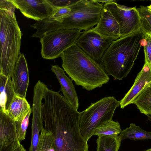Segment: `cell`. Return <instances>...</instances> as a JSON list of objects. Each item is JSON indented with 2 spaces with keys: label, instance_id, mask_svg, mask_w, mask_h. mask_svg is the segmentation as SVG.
Segmentation results:
<instances>
[{
  "label": "cell",
  "instance_id": "obj_1",
  "mask_svg": "<svg viewBox=\"0 0 151 151\" xmlns=\"http://www.w3.org/2000/svg\"><path fill=\"white\" fill-rule=\"evenodd\" d=\"M44 128L52 134L55 151H88L80 129V112L61 95L50 96L42 106Z\"/></svg>",
  "mask_w": 151,
  "mask_h": 151
},
{
  "label": "cell",
  "instance_id": "obj_2",
  "mask_svg": "<svg viewBox=\"0 0 151 151\" xmlns=\"http://www.w3.org/2000/svg\"><path fill=\"white\" fill-rule=\"evenodd\" d=\"M63 69L76 85L88 91L101 87L109 81L100 65L74 44L60 55Z\"/></svg>",
  "mask_w": 151,
  "mask_h": 151
},
{
  "label": "cell",
  "instance_id": "obj_3",
  "mask_svg": "<svg viewBox=\"0 0 151 151\" xmlns=\"http://www.w3.org/2000/svg\"><path fill=\"white\" fill-rule=\"evenodd\" d=\"M10 0H0V73L11 78L20 55L22 32Z\"/></svg>",
  "mask_w": 151,
  "mask_h": 151
},
{
  "label": "cell",
  "instance_id": "obj_4",
  "mask_svg": "<svg viewBox=\"0 0 151 151\" xmlns=\"http://www.w3.org/2000/svg\"><path fill=\"white\" fill-rule=\"evenodd\" d=\"M143 35L140 30L112 41L99 63L108 76L119 80L127 76L137 59Z\"/></svg>",
  "mask_w": 151,
  "mask_h": 151
},
{
  "label": "cell",
  "instance_id": "obj_5",
  "mask_svg": "<svg viewBox=\"0 0 151 151\" xmlns=\"http://www.w3.org/2000/svg\"><path fill=\"white\" fill-rule=\"evenodd\" d=\"M104 4L96 0H89L85 6L71 14L61 19L54 20L51 17L36 21L32 25L36 29L34 37L41 38L50 32L61 29H78L87 31L92 29L99 21Z\"/></svg>",
  "mask_w": 151,
  "mask_h": 151
},
{
  "label": "cell",
  "instance_id": "obj_6",
  "mask_svg": "<svg viewBox=\"0 0 151 151\" xmlns=\"http://www.w3.org/2000/svg\"><path fill=\"white\" fill-rule=\"evenodd\" d=\"M120 101L112 96L103 98L91 103L80 112V129L83 137L87 141L99 127L112 120Z\"/></svg>",
  "mask_w": 151,
  "mask_h": 151
},
{
  "label": "cell",
  "instance_id": "obj_7",
  "mask_svg": "<svg viewBox=\"0 0 151 151\" xmlns=\"http://www.w3.org/2000/svg\"><path fill=\"white\" fill-rule=\"evenodd\" d=\"M78 29H61L48 32L40 38L42 57L52 60L60 57L65 50L75 44L81 34Z\"/></svg>",
  "mask_w": 151,
  "mask_h": 151
},
{
  "label": "cell",
  "instance_id": "obj_8",
  "mask_svg": "<svg viewBox=\"0 0 151 151\" xmlns=\"http://www.w3.org/2000/svg\"><path fill=\"white\" fill-rule=\"evenodd\" d=\"M119 27L120 38L141 30L139 15L135 6L130 7L114 2L104 4Z\"/></svg>",
  "mask_w": 151,
  "mask_h": 151
},
{
  "label": "cell",
  "instance_id": "obj_9",
  "mask_svg": "<svg viewBox=\"0 0 151 151\" xmlns=\"http://www.w3.org/2000/svg\"><path fill=\"white\" fill-rule=\"evenodd\" d=\"M112 41L91 29L82 31L75 44L99 64L104 53Z\"/></svg>",
  "mask_w": 151,
  "mask_h": 151
},
{
  "label": "cell",
  "instance_id": "obj_10",
  "mask_svg": "<svg viewBox=\"0 0 151 151\" xmlns=\"http://www.w3.org/2000/svg\"><path fill=\"white\" fill-rule=\"evenodd\" d=\"M25 17L36 21L49 19L55 8L49 0H10Z\"/></svg>",
  "mask_w": 151,
  "mask_h": 151
},
{
  "label": "cell",
  "instance_id": "obj_11",
  "mask_svg": "<svg viewBox=\"0 0 151 151\" xmlns=\"http://www.w3.org/2000/svg\"><path fill=\"white\" fill-rule=\"evenodd\" d=\"M0 151H14L20 144L15 121L7 113L0 111Z\"/></svg>",
  "mask_w": 151,
  "mask_h": 151
},
{
  "label": "cell",
  "instance_id": "obj_12",
  "mask_svg": "<svg viewBox=\"0 0 151 151\" xmlns=\"http://www.w3.org/2000/svg\"><path fill=\"white\" fill-rule=\"evenodd\" d=\"M11 78L17 95L26 99L29 84V75L27 61L23 54H20Z\"/></svg>",
  "mask_w": 151,
  "mask_h": 151
},
{
  "label": "cell",
  "instance_id": "obj_13",
  "mask_svg": "<svg viewBox=\"0 0 151 151\" xmlns=\"http://www.w3.org/2000/svg\"><path fill=\"white\" fill-rule=\"evenodd\" d=\"M92 29L101 37L112 41L120 38L118 22L111 13L104 7L98 23Z\"/></svg>",
  "mask_w": 151,
  "mask_h": 151
},
{
  "label": "cell",
  "instance_id": "obj_14",
  "mask_svg": "<svg viewBox=\"0 0 151 151\" xmlns=\"http://www.w3.org/2000/svg\"><path fill=\"white\" fill-rule=\"evenodd\" d=\"M42 95L36 94L33 96L32 138L29 151H37L41 132L44 127L43 120Z\"/></svg>",
  "mask_w": 151,
  "mask_h": 151
},
{
  "label": "cell",
  "instance_id": "obj_15",
  "mask_svg": "<svg viewBox=\"0 0 151 151\" xmlns=\"http://www.w3.org/2000/svg\"><path fill=\"white\" fill-rule=\"evenodd\" d=\"M52 71L55 73L60 86V91L64 98L74 107L78 109L79 100L72 80L65 73L64 70L58 65H52Z\"/></svg>",
  "mask_w": 151,
  "mask_h": 151
},
{
  "label": "cell",
  "instance_id": "obj_16",
  "mask_svg": "<svg viewBox=\"0 0 151 151\" xmlns=\"http://www.w3.org/2000/svg\"><path fill=\"white\" fill-rule=\"evenodd\" d=\"M151 81V71L145 62L141 71L138 73L134 83L129 91L120 101V108L123 109L132 104V101L145 86Z\"/></svg>",
  "mask_w": 151,
  "mask_h": 151
},
{
  "label": "cell",
  "instance_id": "obj_17",
  "mask_svg": "<svg viewBox=\"0 0 151 151\" xmlns=\"http://www.w3.org/2000/svg\"><path fill=\"white\" fill-rule=\"evenodd\" d=\"M0 111L7 113L13 100L17 96L11 78L0 73Z\"/></svg>",
  "mask_w": 151,
  "mask_h": 151
},
{
  "label": "cell",
  "instance_id": "obj_18",
  "mask_svg": "<svg viewBox=\"0 0 151 151\" xmlns=\"http://www.w3.org/2000/svg\"><path fill=\"white\" fill-rule=\"evenodd\" d=\"M31 109L26 99L17 96L11 104L6 113L16 121L25 115Z\"/></svg>",
  "mask_w": 151,
  "mask_h": 151
},
{
  "label": "cell",
  "instance_id": "obj_19",
  "mask_svg": "<svg viewBox=\"0 0 151 151\" xmlns=\"http://www.w3.org/2000/svg\"><path fill=\"white\" fill-rule=\"evenodd\" d=\"M119 136L122 141L125 139L132 140L151 139V132L146 131L132 123L129 127L121 131Z\"/></svg>",
  "mask_w": 151,
  "mask_h": 151
},
{
  "label": "cell",
  "instance_id": "obj_20",
  "mask_svg": "<svg viewBox=\"0 0 151 151\" xmlns=\"http://www.w3.org/2000/svg\"><path fill=\"white\" fill-rule=\"evenodd\" d=\"M121 141L119 135L98 137L96 140V151H118Z\"/></svg>",
  "mask_w": 151,
  "mask_h": 151
},
{
  "label": "cell",
  "instance_id": "obj_21",
  "mask_svg": "<svg viewBox=\"0 0 151 151\" xmlns=\"http://www.w3.org/2000/svg\"><path fill=\"white\" fill-rule=\"evenodd\" d=\"M121 130L119 123L112 120L98 127L95 131L93 135L101 137L106 136H118Z\"/></svg>",
  "mask_w": 151,
  "mask_h": 151
},
{
  "label": "cell",
  "instance_id": "obj_22",
  "mask_svg": "<svg viewBox=\"0 0 151 151\" xmlns=\"http://www.w3.org/2000/svg\"><path fill=\"white\" fill-rule=\"evenodd\" d=\"M89 0H80L70 6L55 8L54 13L51 17L57 20L67 16L81 8L88 2Z\"/></svg>",
  "mask_w": 151,
  "mask_h": 151
},
{
  "label": "cell",
  "instance_id": "obj_23",
  "mask_svg": "<svg viewBox=\"0 0 151 151\" xmlns=\"http://www.w3.org/2000/svg\"><path fill=\"white\" fill-rule=\"evenodd\" d=\"M37 151H55L52 134L44 127L40 132Z\"/></svg>",
  "mask_w": 151,
  "mask_h": 151
},
{
  "label": "cell",
  "instance_id": "obj_24",
  "mask_svg": "<svg viewBox=\"0 0 151 151\" xmlns=\"http://www.w3.org/2000/svg\"><path fill=\"white\" fill-rule=\"evenodd\" d=\"M137 9L139 15L142 32L144 35H151V12L145 6H140Z\"/></svg>",
  "mask_w": 151,
  "mask_h": 151
},
{
  "label": "cell",
  "instance_id": "obj_25",
  "mask_svg": "<svg viewBox=\"0 0 151 151\" xmlns=\"http://www.w3.org/2000/svg\"><path fill=\"white\" fill-rule=\"evenodd\" d=\"M132 104H135L141 113L146 115L151 114V93L136 97L133 100Z\"/></svg>",
  "mask_w": 151,
  "mask_h": 151
},
{
  "label": "cell",
  "instance_id": "obj_26",
  "mask_svg": "<svg viewBox=\"0 0 151 151\" xmlns=\"http://www.w3.org/2000/svg\"><path fill=\"white\" fill-rule=\"evenodd\" d=\"M32 110L31 108L22 118L18 120L15 121L17 137L20 142L25 139L26 131Z\"/></svg>",
  "mask_w": 151,
  "mask_h": 151
},
{
  "label": "cell",
  "instance_id": "obj_27",
  "mask_svg": "<svg viewBox=\"0 0 151 151\" xmlns=\"http://www.w3.org/2000/svg\"><path fill=\"white\" fill-rule=\"evenodd\" d=\"M141 45L144 47L145 62L147 64L151 71V35H143Z\"/></svg>",
  "mask_w": 151,
  "mask_h": 151
},
{
  "label": "cell",
  "instance_id": "obj_28",
  "mask_svg": "<svg viewBox=\"0 0 151 151\" xmlns=\"http://www.w3.org/2000/svg\"><path fill=\"white\" fill-rule=\"evenodd\" d=\"M79 0H49L55 8L69 6L77 2Z\"/></svg>",
  "mask_w": 151,
  "mask_h": 151
},
{
  "label": "cell",
  "instance_id": "obj_29",
  "mask_svg": "<svg viewBox=\"0 0 151 151\" xmlns=\"http://www.w3.org/2000/svg\"><path fill=\"white\" fill-rule=\"evenodd\" d=\"M151 93V81L146 84L137 96H143Z\"/></svg>",
  "mask_w": 151,
  "mask_h": 151
},
{
  "label": "cell",
  "instance_id": "obj_30",
  "mask_svg": "<svg viewBox=\"0 0 151 151\" xmlns=\"http://www.w3.org/2000/svg\"><path fill=\"white\" fill-rule=\"evenodd\" d=\"M96 1L100 3H102L103 4L104 3H105V4H107L111 2H117V1L116 0H96Z\"/></svg>",
  "mask_w": 151,
  "mask_h": 151
},
{
  "label": "cell",
  "instance_id": "obj_31",
  "mask_svg": "<svg viewBox=\"0 0 151 151\" xmlns=\"http://www.w3.org/2000/svg\"><path fill=\"white\" fill-rule=\"evenodd\" d=\"M14 151H26V150L23 145L20 144Z\"/></svg>",
  "mask_w": 151,
  "mask_h": 151
},
{
  "label": "cell",
  "instance_id": "obj_32",
  "mask_svg": "<svg viewBox=\"0 0 151 151\" xmlns=\"http://www.w3.org/2000/svg\"><path fill=\"white\" fill-rule=\"evenodd\" d=\"M146 116H147L148 120L150 121V122H151V114L147 115Z\"/></svg>",
  "mask_w": 151,
  "mask_h": 151
},
{
  "label": "cell",
  "instance_id": "obj_33",
  "mask_svg": "<svg viewBox=\"0 0 151 151\" xmlns=\"http://www.w3.org/2000/svg\"><path fill=\"white\" fill-rule=\"evenodd\" d=\"M149 9L150 11L151 12V4L149 6H147Z\"/></svg>",
  "mask_w": 151,
  "mask_h": 151
},
{
  "label": "cell",
  "instance_id": "obj_34",
  "mask_svg": "<svg viewBox=\"0 0 151 151\" xmlns=\"http://www.w3.org/2000/svg\"><path fill=\"white\" fill-rule=\"evenodd\" d=\"M145 151H151V148L148 149L146 150Z\"/></svg>",
  "mask_w": 151,
  "mask_h": 151
}]
</instances>
